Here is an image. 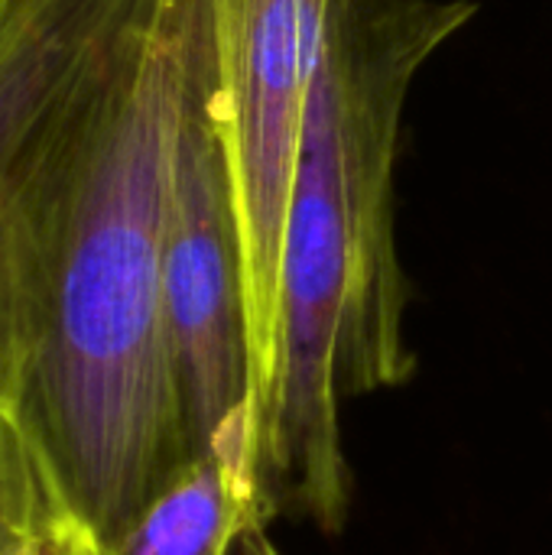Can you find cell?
<instances>
[{"mask_svg":"<svg viewBox=\"0 0 552 555\" xmlns=\"http://www.w3.org/2000/svg\"><path fill=\"white\" fill-rule=\"evenodd\" d=\"M205 3L215 49L221 133L247 257L257 397L273 348L283 221L303 133L322 0Z\"/></svg>","mask_w":552,"mask_h":555,"instance_id":"5","label":"cell"},{"mask_svg":"<svg viewBox=\"0 0 552 555\" xmlns=\"http://www.w3.org/2000/svg\"><path fill=\"white\" fill-rule=\"evenodd\" d=\"M241 555H277L270 550V543H260V546H251V550H244Z\"/></svg>","mask_w":552,"mask_h":555,"instance_id":"8","label":"cell"},{"mask_svg":"<svg viewBox=\"0 0 552 555\" xmlns=\"http://www.w3.org/2000/svg\"><path fill=\"white\" fill-rule=\"evenodd\" d=\"M475 16L468 0H322L283 221L273 348L251 406L247 485L264 527L335 533L351 504L342 406L413 371L394 166L407 94Z\"/></svg>","mask_w":552,"mask_h":555,"instance_id":"2","label":"cell"},{"mask_svg":"<svg viewBox=\"0 0 552 555\" xmlns=\"http://www.w3.org/2000/svg\"><path fill=\"white\" fill-rule=\"evenodd\" d=\"M205 0H124L59 228L16 413L62 555H104L192 462L166 328L172 159Z\"/></svg>","mask_w":552,"mask_h":555,"instance_id":"1","label":"cell"},{"mask_svg":"<svg viewBox=\"0 0 552 555\" xmlns=\"http://www.w3.org/2000/svg\"><path fill=\"white\" fill-rule=\"evenodd\" d=\"M163 293L192 459L215 449L251 455L254 332L247 257L221 133L208 3H202L179 117Z\"/></svg>","mask_w":552,"mask_h":555,"instance_id":"4","label":"cell"},{"mask_svg":"<svg viewBox=\"0 0 552 555\" xmlns=\"http://www.w3.org/2000/svg\"><path fill=\"white\" fill-rule=\"evenodd\" d=\"M267 543L254 514L247 455L215 449L176 472L104 555H241Z\"/></svg>","mask_w":552,"mask_h":555,"instance_id":"6","label":"cell"},{"mask_svg":"<svg viewBox=\"0 0 552 555\" xmlns=\"http://www.w3.org/2000/svg\"><path fill=\"white\" fill-rule=\"evenodd\" d=\"M124 0H0V397L16 410Z\"/></svg>","mask_w":552,"mask_h":555,"instance_id":"3","label":"cell"},{"mask_svg":"<svg viewBox=\"0 0 552 555\" xmlns=\"http://www.w3.org/2000/svg\"><path fill=\"white\" fill-rule=\"evenodd\" d=\"M65 530L49 475L20 420L0 397V555H62Z\"/></svg>","mask_w":552,"mask_h":555,"instance_id":"7","label":"cell"}]
</instances>
